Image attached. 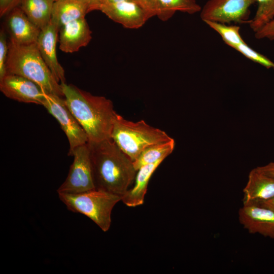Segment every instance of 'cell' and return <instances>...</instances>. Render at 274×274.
<instances>
[{"label": "cell", "mask_w": 274, "mask_h": 274, "mask_svg": "<svg viewBox=\"0 0 274 274\" xmlns=\"http://www.w3.org/2000/svg\"><path fill=\"white\" fill-rule=\"evenodd\" d=\"M88 143L95 189L122 197L135 177L132 161L112 139Z\"/></svg>", "instance_id": "cell-1"}, {"label": "cell", "mask_w": 274, "mask_h": 274, "mask_svg": "<svg viewBox=\"0 0 274 274\" xmlns=\"http://www.w3.org/2000/svg\"><path fill=\"white\" fill-rule=\"evenodd\" d=\"M65 103L84 130L88 142L111 139L116 112L112 101L72 84L60 83Z\"/></svg>", "instance_id": "cell-2"}, {"label": "cell", "mask_w": 274, "mask_h": 274, "mask_svg": "<svg viewBox=\"0 0 274 274\" xmlns=\"http://www.w3.org/2000/svg\"><path fill=\"white\" fill-rule=\"evenodd\" d=\"M6 71V74L19 75L33 81L47 93L63 97L61 85L43 59L37 43L19 45L10 41Z\"/></svg>", "instance_id": "cell-3"}, {"label": "cell", "mask_w": 274, "mask_h": 274, "mask_svg": "<svg viewBox=\"0 0 274 274\" xmlns=\"http://www.w3.org/2000/svg\"><path fill=\"white\" fill-rule=\"evenodd\" d=\"M111 139L133 162L147 147L172 138L144 120L132 122L116 113Z\"/></svg>", "instance_id": "cell-4"}, {"label": "cell", "mask_w": 274, "mask_h": 274, "mask_svg": "<svg viewBox=\"0 0 274 274\" xmlns=\"http://www.w3.org/2000/svg\"><path fill=\"white\" fill-rule=\"evenodd\" d=\"M58 194L69 211L86 216L104 232L110 228L113 208L122 200L120 196L96 189L78 193Z\"/></svg>", "instance_id": "cell-5"}, {"label": "cell", "mask_w": 274, "mask_h": 274, "mask_svg": "<svg viewBox=\"0 0 274 274\" xmlns=\"http://www.w3.org/2000/svg\"><path fill=\"white\" fill-rule=\"evenodd\" d=\"M74 160L64 182L57 190L58 193H78L95 189L88 143L74 149Z\"/></svg>", "instance_id": "cell-6"}, {"label": "cell", "mask_w": 274, "mask_h": 274, "mask_svg": "<svg viewBox=\"0 0 274 274\" xmlns=\"http://www.w3.org/2000/svg\"><path fill=\"white\" fill-rule=\"evenodd\" d=\"M43 106L58 122L70 144L68 155L71 156L77 147L88 142V137L67 106L64 97L46 93Z\"/></svg>", "instance_id": "cell-7"}, {"label": "cell", "mask_w": 274, "mask_h": 274, "mask_svg": "<svg viewBox=\"0 0 274 274\" xmlns=\"http://www.w3.org/2000/svg\"><path fill=\"white\" fill-rule=\"evenodd\" d=\"M256 0H208L200 11L204 22L211 21L225 24L250 23V7Z\"/></svg>", "instance_id": "cell-8"}, {"label": "cell", "mask_w": 274, "mask_h": 274, "mask_svg": "<svg viewBox=\"0 0 274 274\" xmlns=\"http://www.w3.org/2000/svg\"><path fill=\"white\" fill-rule=\"evenodd\" d=\"M1 91L7 97L43 105L46 93L38 84L24 77L6 74L0 79Z\"/></svg>", "instance_id": "cell-9"}, {"label": "cell", "mask_w": 274, "mask_h": 274, "mask_svg": "<svg viewBox=\"0 0 274 274\" xmlns=\"http://www.w3.org/2000/svg\"><path fill=\"white\" fill-rule=\"evenodd\" d=\"M99 10L114 21L129 29L142 27L152 17L142 5L134 1L102 4Z\"/></svg>", "instance_id": "cell-10"}, {"label": "cell", "mask_w": 274, "mask_h": 274, "mask_svg": "<svg viewBox=\"0 0 274 274\" xmlns=\"http://www.w3.org/2000/svg\"><path fill=\"white\" fill-rule=\"evenodd\" d=\"M238 220L252 234L258 233L274 239V211L265 207L250 204L243 205L238 213Z\"/></svg>", "instance_id": "cell-11"}, {"label": "cell", "mask_w": 274, "mask_h": 274, "mask_svg": "<svg viewBox=\"0 0 274 274\" xmlns=\"http://www.w3.org/2000/svg\"><path fill=\"white\" fill-rule=\"evenodd\" d=\"M59 28L51 22L41 29L37 44L46 64L58 82L65 83L64 71L57 60L56 44Z\"/></svg>", "instance_id": "cell-12"}, {"label": "cell", "mask_w": 274, "mask_h": 274, "mask_svg": "<svg viewBox=\"0 0 274 274\" xmlns=\"http://www.w3.org/2000/svg\"><path fill=\"white\" fill-rule=\"evenodd\" d=\"M7 24L10 41L19 45L37 43L41 29L17 6L8 14Z\"/></svg>", "instance_id": "cell-13"}, {"label": "cell", "mask_w": 274, "mask_h": 274, "mask_svg": "<svg viewBox=\"0 0 274 274\" xmlns=\"http://www.w3.org/2000/svg\"><path fill=\"white\" fill-rule=\"evenodd\" d=\"M91 33L85 18L64 24L59 30V48L65 53L77 52L88 44Z\"/></svg>", "instance_id": "cell-14"}, {"label": "cell", "mask_w": 274, "mask_h": 274, "mask_svg": "<svg viewBox=\"0 0 274 274\" xmlns=\"http://www.w3.org/2000/svg\"><path fill=\"white\" fill-rule=\"evenodd\" d=\"M243 205L258 204L274 198V178L265 175L256 168L250 171L243 189Z\"/></svg>", "instance_id": "cell-15"}, {"label": "cell", "mask_w": 274, "mask_h": 274, "mask_svg": "<svg viewBox=\"0 0 274 274\" xmlns=\"http://www.w3.org/2000/svg\"><path fill=\"white\" fill-rule=\"evenodd\" d=\"M163 160L144 165L137 170L134 185L122 196V201L125 205L135 207L143 204L149 180Z\"/></svg>", "instance_id": "cell-16"}, {"label": "cell", "mask_w": 274, "mask_h": 274, "mask_svg": "<svg viewBox=\"0 0 274 274\" xmlns=\"http://www.w3.org/2000/svg\"><path fill=\"white\" fill-rule=\"evenodd\" d=\"M87 7L78 0H60L53 4L50 21L59 28L70 22L85 18Z\"/></svg>", "instance_id": "cell-17"}, {"label": "cell", "mask_w": 274, "mask_h": 274, "mask_svg": "<svg viewBox=\"0 0 274 274\" xmlns=\"http://www.w3.org/2000/svg\"><path fill=\"white\" fill-rule=\"evenodd\" d=\"M54 3L52 0H21L18 6L42 29L50 22Z\"/></svg>", "instance_id": "cell-18"}, {"label": "cell", "mask_w": 274, "mask_h": 274, "mask_svg": "<svg viewBox=\"0 0 274 274\" xmlns=\"http://www.w3.org/2000/svg\"><path fill=\"white\" fill-rule=\"evenodd\" d=\"M156 16L162 21L170 19L177 11L193 14L201 10L195 0H156Z\"/></svg>", "instance_id": "cell-19"}, {"label": "cell", "mask_w": 274, "mask_h": 274, "mask_svg": "<svg viewBox=\"0 0 274 274\" xmlns=\"http://www.w3.org/2000/svg\"><path fill=\"white\" fill-rule=\"evenodd\" d=\"M175 146V140H170L150 146L143 150L133 161L136 170L142 166L154 163L160 159H164L173 151Z\"/></svg>", "instance_id": "cell-20"}, {"label": "cell", "mask_w": 274, "mask_h": 274, "mask_svg": "<svg viewBox=\"0 0 274 274\" xmlns=\"http://www.w3.org/2000/svg\"><path fill=\"white\" fill-rule=\"evenodd\" d=\"M204 22L210 27L218 32L223 42L233 48L238 44L244 43L245 41L240 33V27L236 25H227L217 22L206 21Z\"/></svg>", "instance_id": "cell-21"}, {"label": "cell", "mask_w": 274, "mask_h": 274, "mask_svg": "<svg viewBox=\"0 0 274 274\" xmlns=\"http://www.w3.org/2000/svg\"><path fill=\"white\" fill-rule=\"evenodd\" d=\"M258 7L249 25L256 32L274 19V0H256Z\"/></svg>", "instance_id": "cell-22"}, {"label": "cell", "mask_w": 274, "mask_h": 274, "mask_svg": "<svg viewBox=\"0 0 274 274\" xmlns=\"http://www.w3.org/2000/svg\"><path fill=\"white\" fill-rule=\"evenodd\" d=\"M233 48L246 58L267 69L274 68L273 62L265 55L251 48L246 42L236 45Z\"/></svg>", "instance_id": "cell-23"}, {"label": "cell", "mask_w": 274, "mask_h": 274, "mask_svg": "<svg viewBox=\"0 0 274 274\" xmlns=\"http://www.w3.org/2000/svg\"><path fill=\"white\" fill-rule=\"evenodd\" d=\"M8 53V43L4 29L0 32V79L6 74V63Z\"/></svg>", "instance_id": "cell-24"}, {"label": "cell", "mask_w": 274, "mask_h": 274, "mask_svg": "<svg viewBox=\"0 0 274 274\" xmlns=\"http://www.w3.org/2000/svg\"><path fill=\"white\" fill-rule=\"evenodd\" d=\"M255 37L257 39H267L271 41L273 40L274 19L255 32Z\"/></svg>", "instance_id": "cell-25"}, {"label": "cell", "mask_w": 274, "mask_h": 274, "mask_svg": "<svg viewBox=\"0 0 274 274\" xmlns=\"http://www.w3.org/2000/svg\"><path fill=\"white\" fill-rule=\"evenodd\" d=\"M21 0H0L1 17L8 14L14 8L19 6Z\"/></svg>", "instance_id": "cell-26"}, {"label": "cell", "mask_w": 274, "mask_h": 274, "mask_svg": "<svg viewBox=\"0 0 274 274\" xmlns=\"http://www.w3.org/2000/svg\"><path fill=\"white\" fill-rule=\"evenodd\" d=\"M152 16H156V0H136Z\"/></svg>", "instance_id": "cell-27"}, {"label": "cell", "mask_w": 274, "mask_h": 274, "mask_svg": "<svg viewBox=\"0 0 274 274\" xmlns=\"http://www.w3.org/2000/svg\"><path fill=\"white\" fill-rule=\"evenodd\" d=\"M83 3L87 8L89 12L94 10H99L101 5V0H78Z\"/></svg>", "instance_id": "cell-28"}, {"label": "cell", "mask_w": 274, "mask_h": 274, "mask_svg": "<svg viewBox=\"0 0 274 274\" xmlns=\"http://www.w3.org/2000/svg\"><path fill=\"white\" fill-rule=\"evenodd\" d=\"M256 168L261 173L274 178V161L264 166H258Z\"/></svg>", "instance_id": "cell-29"}, {"label": "cell", "mask_w": 274, "mask_h": 274, "mask_svg": "<svg viewBox=\"0 0 274 274\" xmlns=\"http://www.w3.org/2000/svg\"><path fill=\"white\" fill-rule=\"evenodd\" d=\"M255 204L268 208L274 211V198Z\"/></svg>", "instance_id": "cell-30"}, {"label": "cell", "mask_w": 274, "mask_h": 274, "mask_svg": "<svg viewBox=\"0 0 274 274\" xmlns=\"http://www.w3.org/2000/svg\"><path fill=\"white\" fill-rule=\"evenodd\" d=\"M134 1L137 2L136 0H101V5L115 4V3H119V2H121L123 1Z\"/></svg>", "instance_id": "cell-31"}, {"label": "cell", "mask_w": 274, "mask_h": 274, "mask_svg": "<svg viewBox=\"0 0 274 274\" xmlns=\"http://www.w3.org/2000/svg\"><path fill=\"white\" fill-rule=\"evenodd\" d=\"M54 2H56V1H60V0H52Z\"/></svg>", "instance_id": "cell-32"}, {"label": "cell", "mask_w": 274, "mask_h": 274, "mask_svg": "<svg viewBox=\"0 0 274 274\" xmlns=\"http://www.w3.org/2000/svg\"><path fill=\"white\" fill-rule=\"evenodd\" d=\"M273 69L274 70V68Z\"/></svg>", "instance_id": "cell-33"}]
</instances>
